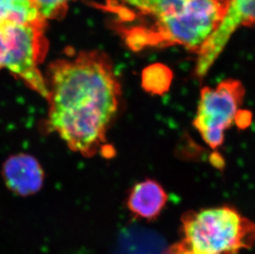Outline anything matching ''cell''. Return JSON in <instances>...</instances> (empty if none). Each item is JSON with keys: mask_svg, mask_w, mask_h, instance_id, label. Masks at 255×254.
I'll return each mask as SVG.
<instances>
[{"mask_svg": "<svg viewBox=\"0 0 255 254\" xmlns=\"http://www.w3.org/2000/svg\"><path fill=\"white\" fill-rule=\"evenodd\" d=\"M173 79V73L163 64H154L145 68L142 73V87L153 95H163L169 88Z\"/></svg>", "mask_w": 255, "mask_h": 254, "instance_id": "cell-10", "label": "cell"}, {"mask_svg": "<svg viewBox=\"0 0 255 254\" xmlns=\"http://www.w3.org/2000/svg\"><path fill=\"white\" fill-rule=\"evenodd\" d=\"M241 26H255V0H229L221 24L197 54L195 75L198 79L207 75L232 35Z\"/></svg>", "mask_w": 255, "mask_h": 254, "instance_id": "cell-6", "label": "cell"}, {"mask_svg": "<svg viewBox=\"0 0 255 254\" xmlns=\"http://www.w3.org/2000/svg\"><path fill=\"white\" fill-rule=\"evenodd\" d=\"M46 127L70 150L92 158L106 148L120 108L122 86L109 55L82 51L51 63Z\"/></svg>", "mask_w": 255, "mask_h": 254, "instance_id": "cell-1", "label": "cell"}, {"mask_svg": "<svg viewBox=\"0 0 255 254\" xmlns=\"http://www.w3.org/2000/svg\"><path fill=\"white\" fill-rule=\"evenodd\" d=\"M245 94L243 84L236 79H227L215 88L204 87L201 90L193 126L212 149L223 144L225 132L236 121Z\"/></svg>", "mask_w": 255, "mask_h": 254, "instance_id": "cell-5", "label": "cell"}, {"mask_svg": "<svg viewBox=\"0 0 255 254\" xmlns=\"http://www.w3.org/2000/svg\"><path fill=\"white\" fill-rule=\"evenodd\" d=\"M2 175L6 187L11 192L23 197L38 192L45 179L41 164L28 153L10 156L3 163Z\"/></svg>", "mask_w": 255, "mask_h": 254, "instance_id": "cell-7", "label": "cell"}, {"mask_svg": "<svg viewBox=\"0 0 255 254\" xmlns=\"http://www.w3.org/2000/svg\"><path fill=\"white\" fill-rule=\"evenodd\" d=\"M47 22L33 0H0V25Z\"/></svg>", "mask_w": 255, "mask_h": 254, "instance_id": "cell-9", "label": "cell"}, {"mask_svg": "<svg viewBox=\"0 0 255 254\" xmlns=\"http://www.w3.org/2000/svg\"><path fill=\"white\" fill-rule=\"evenodd\" d=\"M172 254H200L198 253L193 252L191 250H187L183 245H178L172 250Z\"/></svg>", "mask_w": 255, "mask_h": 254, "instance_id": "cell-13", "label": "cell"}, {"mask_svg": "<svg viewBox=\"0 0 255 254\" xmlns=\"http://www.w3.org/2000/svg\"><path fill=\"white\" fill-rule=\"evenodd\" d=\"M168 195L159 182L144 180L134 186L128 197V207L136 217L151 221L161 213Z\"/></svg>", "mask_w": 255, "mask_h": 254, "instance_id": "cell-8", "label": "cell"}, {"mask_svg": "<svg viewBox=\"0 0 255 254\" xmlns=\"http://www.w3.org/2000/svg\"><path fill=\"white\" fill-rule=\"evenodd\" d=\"M252 115L249 112H242L239 111L238 114L236 116V122L240 127H247L251 123Z\"/></svg>", "mask_w": 255, "mask_h": 254, "instance_id": "cell-12", "label": "cell"}, {"mask_svg": "<svg viewBox=\"0 0 255 254\" xmlns=\"http://www.w3.org/2000/svg\"><path fill=\"white\" fill-rule=\"evenodd\" d=\"M46 25L47 22L0 25V70H8L45 100L48 99V89L40 67L48 51Z\"/></svg>", "mask_w": 255, "mask_h": 254, "instance_id": "cell-4", "label": "cell"}, {"mask_svg": "<svg viewBox=\"0 0 255 254\" xmlns=\"http://www.w3.org/2000/svg\"><path fill=\"white\" fill-rule=\"evenodd\" d=\"M229 0H107L112 25L131 51L183 46L198 54L221 24Z\"/></svg>", "mask_w": 255, "mask_h": 254, "instance_id": "cell-2", "label": "cell"}, {"mask_svg": "<svg viewBox=\"0 0 255 254\" xmlns=\"http://www.w3.org/2000/svg\"><path fill=\"white\" fill-rule=\"evenodd\" d=\"M73 1L75 0H33L41 17L47 22L64 17Z\"/></svg>", "mask_w": 255, "mask_h": 254, "instance_id": "cell-11", "label": "cell"}, {"mask_svg": "<svg viewBox=\"0 0 255 254\" xmlns=\"http://www.w3.org/2000/svg\"><path fill=\"white\" fill-rule=\"evenodd\" d=\"M181 221V245L198 254H236L255 242V224L228 206L188 211Z\"/></svg>", "mask_w": 255, "mask_h": 254, "instance_id": "cell-3", "label": "cell"}]
</instances>
